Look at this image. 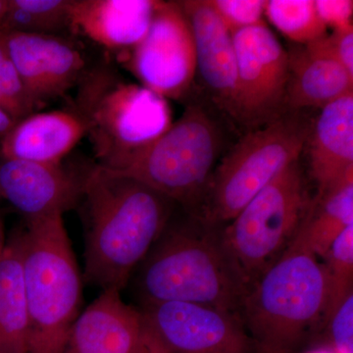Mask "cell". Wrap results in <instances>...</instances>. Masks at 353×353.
I'll return each instance as SVG.
<instances>
[{"instance_id":"1","label":"cell","mask_w":353,"mask_h":353,"mask_svg":"<svg viewBox=\"0 0 353 353\" xmlns=\"http://www.w3.org/2000/svg\"><path fill=\"white\" fill-rule=\"evenodd\" d=\"M81 201L85 281L102 290L122 292L163 233L176 204L145 183L97 164L88 171Z\"/></svg>"},{"instance_id":"2","label":"cell","mask_w":353,"mask_h":353,"mask_svg":"<svg viewBox=\"0 0 353 353\" xmlns=\"http://www.w3.org/2000/svg\"><path fill=\"white\" fill-rule=\"evenodd\" d=\"M185 212L168 225L134 278L141 305L182 301L240 315L245 279L228 252L222 227Z\"/></svg>"},{"instance_id":"3","label":"cell","mask_w":353,"mask_h":353,"mask_svg":"<svg viewBox=\"0 0 353 353\" xmlns=\"http://www.w3.org/2000/svg\"><path fill=\"white\" fill-rule=\"evenodd\" d=\"M324 265L297 231L280 259L248 290L240 316L254 353H297L325 327Z\"/></svg>"},{"instance_id":"4","label":"cell","mask_w":353,"mask_h":353,"mask_svg":"<svg viewBox=\"0 0 353 353\" xmlns=\"http://www.w3.org/2000/svg\"><path fill=\"white\" fill-rule=\"evenodd\" d=\"M16 234L29 313V353H62L83 299L82 275L63 215L24 220Z\"/></svg>"},{"instance_id":"5","label":"cell","mask_w":353,"mask_h":353,"mask_svg":"<svg viewBox=\"0 0 353 353\" xmlns=\"http://www.w3.org/2000/svg\"><path fill=\"white\" fill-rule=\"evenodd\" d=\"M75 110L85 121L97 165L113 171L173 123L166 99L106 67L81 79Z\"/></svg>"},{"instance_id":"6","label":"cell","mask_w":353,"mask_h":353,"mask_svg":"<svg viewBox=\"0 0 353 353\" xmlns=\"http://www.w3.org/2000/svg\"><path fill=\"white\" fill-rule=\"evenodd\" d=\"M304 111H285L248 131L218 163L196 214L223 226L285 168L299 161L312 130Z\"/></svg>"},{"instance_id":"7","label":"cell","mask_w":353,"mask_h":353,"mask_svg":"<svg viewBox=\"0 0 353 353\" xmlns=\"http://www.w3.org/2000/svg\"><path fill=\"white\" fill-rule=\"evenodd\" d=\"M223 132L206 106L190 103L159 138L116 172L168 197L196 214L223 150Z\"/></svg>"},{"instance_id":"8","label":"cell","mask_w":353,"mask_h":353,"mask_svg":"<svg viewBox=\"0 0 353 353\" xmlns=\"http://www.w3.org/2000/svg\"><path fill=\"white\" fill-rule=\"evenodd\" d=\"M309 203L303 170L296 161L222 227L224 245L248 290L294 241Z\"/></svg>"},{"instance_id":"9","label":"cell","mask_w":353,"mask_h":353,"mask_svg":"<svg viewBox=\"0 0 353 353\" xmlns=\"http://www.w3.org/2000/svg\"><path fill=\"white\" fill-rule=\"evenodd\" d=\"M236 90L232 118L250 131L285 112L289 55L266 24L233 34Z\"/></svg>"},{"instance_id":"10","label":"cell","mask_w":353,"mask_h":353,"mask_svg":"<svg viewBox=\"0 0 353 353\" xmlns=\"http://www.w3.org/2000/svg\"><path fill=\"white\" fill-rule=\"evenodd\" d=\"M141 85L168 101L189 92L196 54L189 22L179 1H157L145 38L121 57Z\"/></svg>"},{"instance_id":"11","label":"cell","mask_w":353,"mask_h":353,"mask_svg":"<svg viewBox=\"0 0 353 353\" xmlns=\"http://www.w3.org/2000/svg\"><path fill=\"white\" fill-rule=\"evenodd\" d=\"M141 311L167 353H254L241 316L229 311L182 301L143 304Z\"/></svg>"},{"instance_id":"12","label":"cell","mask_w":353,"mask_h":353,"mask_svg":"<svg viewBox=\"0 0 353 353\" xmlns=\"http://www.w3.org/2000/svg\"><path fill=\"white\" fill-rule=\"evenodd\" d=\"M90 169L2 158L0 196L24 220L63 215L80 203Z\"/></svg>"},{"instance_id":"13","label":"cell","mask_w":353,"mask_h":353,"mask_svg":"<svg viewBox=\"0 0 353 353\" xmlns=\"http://www.w3.org/2000/svg\"><path fill=\"white\" fill-rule=\"evenodd\" d=\"M0 43L37 105L63 95L83 78L80 51L55 34L0 32Z\"/></svg>"},{"instance_id":"14","label":"cell","mask_w":353,"mask_h":353,"mask_svg":"<svg viewBox=\"0 0 353 353\" xmlns=\"http://www.w3.org/2000/svg\"><path fill=\"white\" fill-rule=\"evenodd\" d=\"M141 309L105 290L73 323L62 353H148L155 345Z\"/></svg>"},{"instance_id":"15","label":"cell","mask_w":353,"mask_h":353,"mask_svg":"<svg viewBox=\"0 0 353 353\" xmlns=\"http://www.w3.org/2000/svg\"><path fill=\"white\" fill-rule=\"evenodd\" d=\"M189 22L196 54V71L220 110L233 114L236 90V57L233 34L208 0L179 1Z\"/></svg>"},{"instance_id":"16","label":"cell","mask_w":353,"mask_h":353,"mask_svg":"<svg viewBox=\"0 0 353 353\" xmlns=\"http://www.w3.org/2000/svg\"><path fill=\"white\" fill-rule=\"evenodd\" d=\"M157 0H70V28L127 54L150 29Z\"/></svg>"},{"instance_id":"17","label":"cell","mask_w":353,"mask_h":353,"mask_svg":"<svg viewBox=\"0 0 353 353\" xmlns=\"http://www.w3.org/2000/svg\"><path fill=\"white\" fill-rule=\"evenodd\" d=\"M85 134V121L76 110L32 113L0 141V153L3 159L62 163Z\"/></svg>"},{"instance_id":"18","label":"cell","mask_w":353,"mask_h":353,"mask_svg":"<svg viewBox=\"0 0 353 353\" xmlns=\"http://www.w3.org/2000/svg\"><path fill=\"white\" fill-rule=\"evenodd\" d=\"M308 141L316 196H322L353 171V94L321 109Z\"/></svg>"},{"instance_id":"19","label":"cell","mask_w":353,"mask_h":353,"mask_svg":"<svg viewBox=\"0 0 353 353\" xmlns=\"http://www.w3.org/2000/svg\"><path fill=\"white\" fill-rule=\"evenodd\" d=\"M287 111L324 108L353 94V76L334 58L303 46L288 52Z\"/></svg>"},{"instance_id":"20","label":"cell","mask_w":353,"mask_h":353,"mask_svg":"<svg viewBox=\"0 0 353 353\" xmlns=\"http://www.w3.org/2000/svg\"><path fill=\"white\" fill-rule=\"evenodd\" d=\"M29 343L20 243L14 232L0 260V353H29Z\"/></svg>"},{"instance_id":"21","label":"cell","mask_w":353,"mask_h":353,"mask_svg":"<svg viewBox=\"0 0 353 353\" xmlns=\"http://www.w3.org/2000/svg\"><path fill=\"white\" fill-rule=\"evenodd\" d=\"M353 225V171L309 203L299 232L318 259Z\"/></svg>"},{"instance_id":"22","label":"cell","mask_w":353,"mask_h":353,"mask_svg":"<svg viewBox=\"0 0 353 353\" xmlns=\"http://www.w3.org/2000/svg\"><path fill=\"white\" fill-rule=\"evenodd\" d=\"M70 0H8L0 32L54 34L70 28Z\"/></svg>"},{"instance_id":"23","label":"cell","mask_w":353,"mask_h":353,"mask_svg":"<svg viewBox=\"0 0 353 353\" xmlns=\"http://www.w3.org/2000/svg\"><path fill=\"white\" fill-rule=\"evenodd\" d=\"M265 16L290 41L312 43L327 34V27L316 11L314 0H268Z\"/></svg>"},{"instance_id":"24","label":"cell","mask_w":353,"mask_h":353,"mask_svg":"<svg viewBox=\"0 0 353 353\" xmlns=\"http://www.w3.org/2000/svg\"><path fill=\"white\" fill-rule=\"evenodd\" d=\"M324 260L323 265L328 281L326 325L332 313L353 292V225L334 241Z\"/></svg>"},{"instance_id":"25","label":"cell","mask_w":353,"mask_h":353,"mask_svg":"<svg viewBox=\"0 0 353 353\" xmlns=\"http://www.w3.org/2000/svg\"><path fill=\"white\" fill-rule=\"evenodd\" d=\"M0 108L14 121L34 113L38 105L28 94L19 74L0 43Z\"/></svg>"},{"instance_id":"26","label":"cell","mask_w":353,"mask_h":353,"mask_svg":"<svg viewBox=\"0 0 353 353\" xmlns=\"http://www.w3.org/2000/svg\"><path fill=\"white\" fill-rule=\"evenodd\" d=\"M232 34L265 24V0H208Z\"/></svg>"},{"instance_id":"27","label":"cell","mask_w":353,"mask_h":353,"mask_svg":"<svg viewBox=\"0 0 353 353\" xmlns=\"http://www.w3.org/2000/svg\"><path fill=\"white\" fill-rule=\"evenodd\" d=\"M330 343L338 353H353V292L327 320Z\"/></svg>"},{"instance_id":"28","label":"cell","mask_w":353,"mask_h":353,"mask_svg":"<svg viewBox=\"0 0 353 353\" xmlns=\"http://www.w3.org/2000/svg\"><path fill=\"white\" fill-rule=\"evenodd\" d=\"M311 50L329 55L353 76V27L334 30L312 43L304 44Z\"/></svg>"},{"instance_id":"29","label":"cell","mask_w":353,"mask_h":353,"mask_svg":"<svg viewBox=\"0 0 353 353\" xmlns=\"http://www.w3.org/2000/svg\"><path fill=\"white\" fill-rule=\"evenodd\" d=\"M316 11L327 29H345L352 26L353 1L352 0H317Z\"/></svg>"},{"instance_id":"30","label":"cell","mask_w":353,"mask_h":353,"mask_svg":"<svg viewBox=\"0 0 353 353\" xmlns=\"http://www.w3.org/2000/svg\"><path fill=\"white\" fill-rule=\"evenodd\" d=\"M15 122L0 108V141L12 129Z\"/></svg>"},{"instance_id":"31","label":"cell","mask_w":353,"mask_h":353,"mask_svg":"<svg viewBox=\"0 0 353 353\" xmlns=\"http://www.w3.org/2000/svg\"><path fill=\"white\" fill-rule=\"evenodd\" d=\"M7 241H6V236H4V226L3 222H2L1 218H0V260L3 256L4 250H6Z\"/></svg>"},{"instance_id":"32","label":"cell","mask_w":353,"mask_h":353,"mask_svg":"<svg viewBox=\"0 0 353 353\" xmlns=\"http://www.w3.org/2000/svg\"><path fill=\"white\" fill-rule=\"evenodd\" d=\"M7 7H8V0H0V27H1L4 16H6Z\"/></svg>"},{"instance_id":"33","label":"cell","mask_w":353,"mask_h":353,"mask_svg":"<svg viewBox=\"0 0 353 353\" xmlns=\"http://www.w3.org/2000/svg\"><path fill=\"white\" fill-rule=\"evenodd\" d=\"M155 343H157V341H155ZM148 353H167V352H165L163 348L160 347V345H158V343H155L154 347H153L152 348V350H150V352H148Z\"/></svg>"},{"instance_id":"34","label":"cell","mask_w":353,"mask_h":353,"mask_svg":"<svg viewBox=\"0 0 353 353\" xmlns=\"http://www.w3.org/2000/svg\"><path fill=\"white\" fill-rule=\"evenodd\" d=\"M0 199H1V196H0Z\"/></svg>"}]
</instances>
